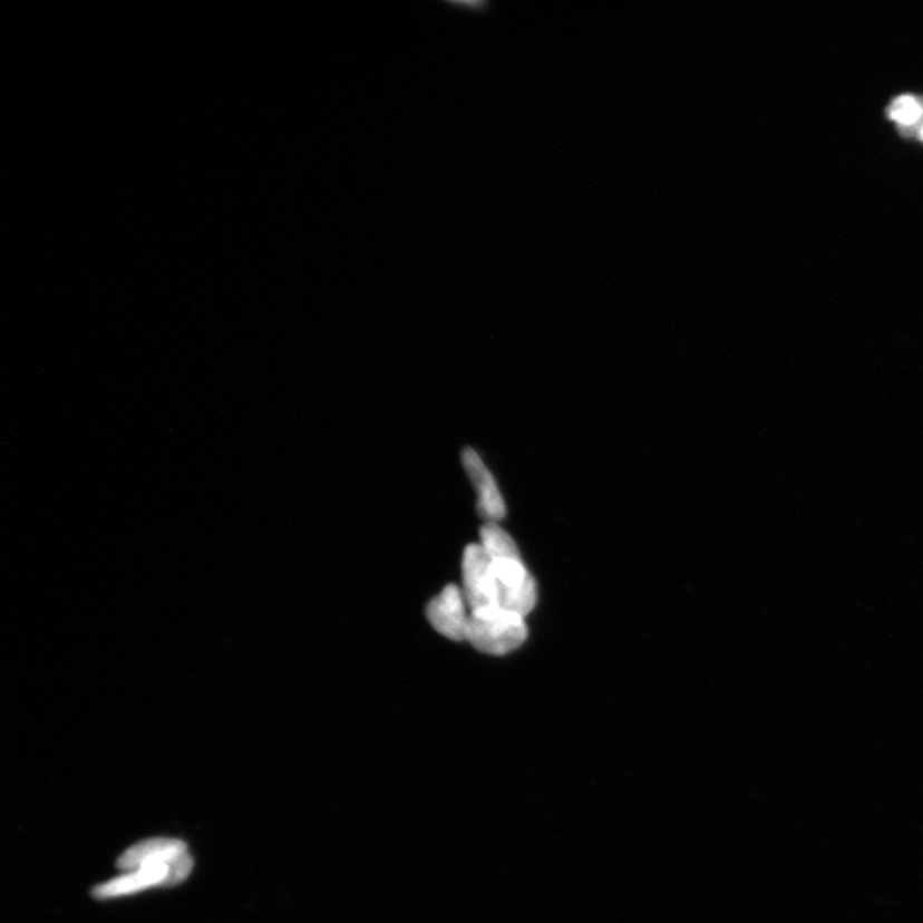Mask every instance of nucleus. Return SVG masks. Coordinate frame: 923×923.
I'll use <instances>...</instances> for the list:
<instances>
[{"mask_svg":"<svg viewBox=\"0 0 923 923\" xmlns=\"http://www.w3.org/2000/svg\"><path fill=\"white\" fill-rule=\"evenodd\" d=\"M528 637L524 615L493 606L469 612L466 641L485 654L504 655L523 645Z\"/></svg>","mask_w":923,"mask_h":923,"instance_id":"nucleus-1","label":"nucleus"},{"mask_svg":"<svg viewBox=\"0 0 923 923\" xmlns=\"http://www.w3.org/2000/svg\"><path fill=\"white\" fill-rule=\"evenodd\" d=\"M497 581L499 605L504 610L526 615L535 609L537 587L519 555L492 558Z\"/></svg>","mask_w":923,"mask_h":923,"instance_id":"nucleus-2","label":"nucleus"},{"mask_svg":"<svg viewBox=\"0 0 923 923\" xmlns=\"http://www.w3.org/2000/svg\"><path fill=\"white\" fill-rule=\"evenodd\" d=\"M462 592L465 594L469 612L501 606L493 562L480 544L467 546L462 560Z\"/></svg>","mask_w":923,"mask_h":923,"instance_id":"nucleus-3","label":"nucleus"},{"mask_svg":"<svg viewBox=\"0 0 923 923\" xmlns=\"http://www.w3.org/2000/svg\"><path fill=\"white\" fill-rule=\"evenodd\" d=\"M465 594L455 584L448 585L427 605V619L431 626L453 641H465L469 621Z\"/></svg>","mask_w":923,"mask_h":923,"instance_id":"nucleus-4","label":"nucleus"},{"mask_svg":"<svg viewBox=\"0 0 923 923\" xmlns=\"http://www.w3.org/2000/svg\"><path fill=\"white\" fill-rule=\"evenodd\" d=\"M178 859L173 863H156V865H147L130 872H125L124 875L94 887L91 895L96 900L105 901L113 900V897L140 893L154 886L168 887L171 868H173Z\"/></svg>","mask_w":923,"mask_h":923,"instance_id":"nucleus-5","label":"nucleus"},{"mask_svg":"<svg viewBox=\"0 0 923 923\" xmlns=\"http://www.w3.org/2000/svg\"><path fill=\"white\" fill-rule=\"evenodd\" d=\"M462 459H464L466 473L472 478L477 492L478 512L489 523L497 524L507 513L506 503H504L497 483H495L492 473L487 469L476 450L472 448L465 449L462 453Z\"/></svg>","mask_w":923,"mask_h":923,"instance_id":"nucleus-6","label":"nucleus"},{"mask_svg":"<svg viewBox=\"0 0 923 923\" xmlns=\"http://www.w3.org/2000/svg\"><path fill=\"white\" fill-rule=\"evenodd\" d=\"M187 853V845L178 839L168 837H153L143 841L128 848L117 859V868L123 872H130L156 863H173Z\"/></svg>","mask_w":923,"mask_h":923,"instance_id":"nucleus-7","label":"nucleus"},{"mask_svg":"<svg viewBox=\"0 0 923 923\" xmlns=\"http://www.w3.org/2000/svg\"><path fill=\"white\" fill-rule=\"evenodd\" d=\"M887 117L897 125L903 138H919L923 127V97L905 94L895 98L886 110Z\"/></svg>","mask_w":923,"mask_h":923,"instance_id":"nucleus-8","label":"nucleus"},{"mask_svg":"<svg viewBox=\"0 0 923 923\" xmlns=\"http://www.w3.org/2000/svg\"><path fill=\"white\" fill-rule=\"evenodd\" d=\"M480 545L490 558L519 555L515 541L498 524L487 523L480 532Z\"/></svg>","mask_w":923,"mask_h":923,"instance_id":"nucleus-9","label":"nucleus"},{"mask_svg":"<svg viewBox=\"0 0 923 923\" xmlns=\"http://www.w3.org/2000/svg\"><path fill=\"white\" fill-rule=\"evenodd\" d=\"M919 138L923 142V127L921 128V133L919 135Z\"/></svg>","mask_w":923,"mask_h":923,"instance_id":"nucleus-10","label":"nucleus"}]
</instances>
